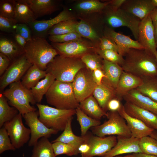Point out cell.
<instances>
[{
	"label": "cell",
	"mask_w": 157,
	"mask_h": 157,
	"mask_svg": "<svg viewBox=\"0 0 157 157\" xmlns=\"http://www.w3.org/2000/svg\"><path fill=\"white\" fill-rule=\"evenodd\" d=\"M72 83L76 98L79 103L92 95L97 85L92 71L86 67L79 71Z\"/></svg>",
	"instance_id": "cell-11"
},
{
	"label": "cell",
	"mask_w": 157,
	"mask_h": 157,
	"mask_svg": "<svg viewBox=\"0 0 157 157\" xmlns=\"http://www.w3.org/2000/svg\"><path fill=\"white\" fill-rule=\"evenodd\" d=\"M125 120L131 134V137L140 139L150 136L154 129L149 127L140 119L132 117L125 111L124 105L117 111Z\"/></svg>",
	"instance_id": "cell-19"
},
{
	"label": "cell",
	"mask_w": 157,
	"mask_h": 157,
	"mask_svg": "<svg viewBox=\"0 0 157 157\" xmlns=\"http://www.w3.org/2000/svg\"><path fill=\"white\" fill-rule=\"evenodd\" d=\"M157 61V52L155 54Z\"/></svg>",
	"instance_id": "cell-61"
},
{
	"label": "cell",
	"mask_w": 157,
	"mask_h": 157,
	"mask_svg": "<svg viewBox=\"0 0 157 157\" xmlns=\"http://www.w3.org/2000/svg\"><path fill=\"white\" fill-rule=\"evenodd\" d=\"M39 119L47 127L58 131H63L68 120L76 114L75 109L65 110L36 104Z\"/></svg>",
	"instance_id": "cell-7"
},
{
	"label": "cell",
	"mask_w": 157,
	"mask_h": 157,
	"mask_svg": "<svg viewBox=\"0 0 157 157\" xmlns=\"http://www.w3.org/2000/svg\"><path fill=\"white\" fill-rule=\"evenodd\" d=\"M73 118V117L68 120L63 133L51 142H63L72 146L79 151V148L83 142L84 137L83 136H77L74 133L72 127Z\"/></svg>",
	"instance_id": "cell-29"
},
{
	"label": "cell",
	"mask_w": 157,
	"mask_h": 157,
	"mask_svg": "<svg viewBox=\"0 0 157 157\" xmlns=\"http://www.w3.org/2000/svg\"><path fill=\"white\" fill-rule=\"evenodd\" d=\"M55 80L52 74L47 73L46 76L30 90L36 103L41 102L44 95L46 94Z\"/></svg>",
	"instance_id": "cell-32"
},
{
	"label": "cell",
	"mask_w": 157,
	"mask_h": 157,
	"mask_svg": "<svg viewBox=\"0 0 157 157\" xmlns=\"http://www.w3.org/2000/svg\"><path fill=\"white\" fill-rule=\"evenodd\" d=\"M115 157H134V156L133 154H129L124 156H116Z\"/></svg>",
	"instance_id": "cell-60"
},
{
	"label": "cell",
	"mask_w": 157,
	"mask_h": 157,
	"mask_svg": "<svg viewBox=\"0 0 157 157\" xmlns=\"http://www.w3.org/2000/svg\"><path fill=\"white\" fill-rule=\"evenodd\" d=\"M92 95L100 107L106 112L109 101L113 98L117 97L115 90L103 82L97 86Z\"/></svg>",
	"instance_id": "cell-27"
},
{
	"label": "cell",
	"mask_w": 157,
	"mask_h": 157,
	"mask_svg": "<svg viewBox=\"0 0 157 157\" xmlns=\"http://www.w3.org/2000/svg\"><path fill=\"white\" fill-rule=\"evenodd\" d=\"M115 146L103 157H114L128 153H142L139 145L140 139L117 136Z\"/></svg>",
	"instance_id": "cell-18"
},
{
	"label": "cell",
	"mask_w": 157,
	"mask_h": 157,
	"mask_svg": "<svg viewBox=\"0 0 157 157\" xmlns=\"http://www.w3.org/2000/svg\"><path fill=\"white\" fill-rule=\"evenodd\" d=\"M85 114L93 119L99 120L107 113L99 106L92 95L79 103L78 107Z\"/></svg>",
	"instance_id": "cell-28"
},
{
	"label": "cell",
	"mask_w": 157,
	"mask_h": 157,
	"mask_svg": "<svg viewBox=\"0 0 157 157\" xmlns=\"http://www.w3.org/2000/svg\"><path fill=\"white\" fill-rule=\"evenodd\" d=\"M134 157H157V156L146 154L142 153L133 154Z\"/></svg>",
	"instance_id": "cell-56"
},
{
	"label": "cell",
	"mask_w": 157,
	"mask_h": 157,
	"mask_svg": "<svg viewBox=\"0 0 157 157\" xmlns=\"http://www.w3.org/2000/svg\"></svg>",
	"instance_id": "cell-62"
},
{
	"label": "cell",
	"mask_w": 157,
	"mask_h": 157,
	"mask_svg": "<svg viewBox=\"0 0 157 157\" xmlns=\"http://www.w3.org/2000/svg\"><path fill=\"white\" fill-rule=\"evenodd\" d=\"M142 82L141 78L123 71L115 89L117 97L121 100L127 93L136 89Z\"/></svg>",
	"instance_id": "cell-23"
},
{
	"label": "cell",
	"mask_w": 157,
	"mask_h": 157,
	"mask_svg": "<svg viewBox=\"0 0 157 157\" xmlns=\"http://www.w3.org/2000/svg\"><path fill=\"white\" fill-rule=\"evenodd\" d=\"M0 53L7 56L11 61L24 54V49L19 46L14 39L1 36Z\"/></svg>",
	"instance_id": "cell-26"
},
{
	"label": "cell",
	"mask_w": 157,
	"mask_h": 157,
	"mask_svg": "<svg viewBox=\"0 0 157 157\" xmlns=\"http://www.w3.org/2000/svg\"><path fill=\"white\" fill-rule=\"evenodd\" d=\"M98 46L99 49L101 50H113L119 52V49L116 44L112 40L104 35L100 38Z\"/></svg>",
	"instance_id": "cell-48"
},
{
	"label": "cell",
	"mask_w": 157,
	"mask_h": 157,
	"mask_svg": "<svg viewBox=\"0 0 157 157\" xmlns=\"http://www.w3.org/2000/svg\"><path fill=\"white\" fill-rule=\"evenodd\" d=\"M11 62L6 56L0 53V76H1L8 68Z\"/></svg>",
	"instance_id": "cell-51"
},
{
	"label": "cell",
	"mask_w": 157,
	"mask_h": 157,
	"mask_svg": "<svg viewBox=\"0 0 157 157\" xmlns=\"http://www.w3.org/2000/svg\"><path fill=\"white\" fill-rule=\"evenodd\" d=\"M103 35L112 40L118 47L119 53L124 57L131 48H144L138 41L118 33L110 27L105 26L103 31Z\"/></svg>",
	"instance_id": "cell-17"
},
{
	"label": "cell",
	"mask_w": 157,
	"mask_h": 157,
	"mask_svg": "<svg viewBox=\"0 0 157 157\" xmlns=\"http://www.w3.org/2000/svg\"><path fill=\"white\" fill-rule=\"evenodd\" d=\"M126 112L138 119L149 127L157 131V115L131 103L126 101L124 105Z\"/></svg>",
	"instance_id": "cell-22"
},
{
	"label": "cell",
	"mask_w": 157,
	"mask_h": 157,
	"mask_svg": "<svg viewBox=\"0 0 157 157\" xmlns=\"http://www.w3.org/2000/svg\"><path fill=\"white\" fill-rule=\"evenodd\" d=\"M15 3V0H1L0 15L8 18L14 19Z\"/></svg>",
	"instance_id": "cell-44"
},
{
	"label": "cell",
	"mask_w": 157,
	"mask_h": 157,
	"mask_svg": "<svg viewBox=\"0 0 157 157\" xmlns=\"http://www.w3.org/2000/svg\"><path fill=\"white\" fill-rule=\"evenodd\" d=\"M25 124L31 131L30 139L28 142V146L34 145L39 139L42 137L50 138L53 134H57L58 131L47 127L39 119L38 111L31 112L23 115Z\"/></svg>",
	"instance_id": "cell-13"
},
{
	"label": "cell",
	"mask_w": 157,
	"mask_h": 157,
	"mask_svg": "<svg viewBox=\"0 0 157 157\" xmlns=\"http://www.w3.org/2000/svg\"><path fill=\"white\" fill-rule=\"evenodd\" d=\"M119 99L117 97L113 98L110 100L107 106V110L110 111H117L122 104Z\"/></svg>",
	"instance_id": "cell-50"
},
{
	"label": "cell",
	"mask_w": 157,
	"mask_h": 157,
	"mask_svg": "<svg viewBox=\"0 0 157 157\" xmlns=\"http://www.w3.org/2000/svg\"><path fill=\"white\" fill-rule=\"evenodd\" d=\"M85 67L80 58L58 55L48 65L46 71L52 74L56 80L72 83L77 73Z\"/></svg>",
	"instance_id": "cell-3"
},
{
	"label": "cell",
	"mask_w": 157,
	"mask_h": 157,
	"mask_svg": "<svg viewBox=\"0 0 157 157\" xmlns=\"http://www.w3.org/2000/svg\"><path fill=\"white\" fill-rule=\"evenodd\" d=\"M33 65L24 54L13 61L0 77V91L3 90L10 84L20 81L28 69Z\"/></svg>",
	"instance_id": "cell-14"
},
{
	"label": "cell",
	"mask_w": 157,
	"mask_h": 157,
	"mask_svg": "<svg viewBox=\"0 0 157 157\" xmlns=\"http://www.w3.org/2000/svg\"><path fill=\"white\" fill-rule=\"evenodd\" d=\"M108 120L103 124L91 128L92 133L100 137L117 135L131 137V134L124 119L117 111L107 113Z\"/></svg>",
	"instance_id": "cell-8"
},
{
	"label": "cell",
	"mask_w": 157,
	"mask_h": 157,
	"mask_svg": "<svg viewBox=\"0 0 157 157\" xmlns=\"http://www.w3.org/2000/svg\"><path fill=\"white\" fill-rule=\"evenodd\" d=\"M155 8L151 0H126L120 8L142 20Z\"/></svg>",
	"instance_id": "cell-21"
},
{
	"label": "cell",
	"mask_w": 157,
	"mask_h": 157,
	"mask_svg": "<svg viewBox=\"0 0 157 157\" xmlns=\"http://www.w3.org/2000/svg\"><path fill=\"white\" fill-rule=\"evenodd\" d=\"M102 70L105 75L102 82L115 90L123 71L118 64L103 60Z\"/></svg>",
	"instance_id": "cell-25"
},
{
	"label": "cell",
	"mask_w": 157,
	"mask_h": 157,
	"mask_svg": "<svg viewBox=\"0 0 157 157\" xmlns=\"http://www.w3.org/2000/svg\"><path fill=\"white\" fill-rule=\"evenodd\" d=\"M75 110L77 119L80 126L81 136H85L90 128L101 124L99 120L93 119L88 116L78 107Z\"/></svg>",
	"instance_id": "cell-36"
},
{
	"label": "cell",
	"mask_w": 157,
	"mask_h": 157,
	"mask_svg": "<svg viewBox=\"0 0 157 157\" xmlns=\"http://www.w3.org/2000/svg\"><path fill=\"white\" fill-rule=\"evenodd\" d=\"M48 38L51 42L57 43L68 42L82 38L76 31L60 35H49Z\"/></svg>",
	"instance_id": "cell-46"
},
{
	"label": "cell",
	"mask_w": 157,
	"mask_h": 157,
	"mask_svg": "<svg viewBox=\"0 0 157 157\" xmlns=\"http://www.w3.org/2000/svg\"><path fill=\"white\" fill-rule=\"evenodd\" d=\"M154 27V40L156 46L157 48V26Z\"/></svg>",
	"instance_id": "cell-57"
},
{
	"label": "cell",
	"mask_w": 157,
	"mask_h": 157,
	"mask_svg": "<svg viewBox=\"0 0 157 157\" xmlns=\"http://www.w3.org/2000/svg\"><path fill=\"white\" fill-rule=\"evenodd\" d=\"M80 58L86 67L91 71L97 69H102L103 59L96 52L86 53Z\"/></svg>",
	"instance_id": "cell-40"
},
{
	"label": "cell",
	"mask_w": 157,
	"mask_h": 157,
	"mask_svg": "<svg viewBox=\"0 0 157 157\" xmlns=\"http://www.w3.org/2000/svg\"><path fill=\"white\" fill-rule=\"evenodd\" d=\"M24 50L28 60L43 71L46 70L48 65L58 55L51 44L42 38H33L27 41Z\"/></svg>",
	"instance_id": "cell-2"
},
{
	"label": "cell",
	"mask_w": 157,
	"mask_h": 157,
	"mask_svg": "<svg viewBox=\"0 0 157 157\" xmlns=\"http://www.w3.org/2000/svg\"><path fill=\"white\" fill-rule=\"evenodd\" d=\"M142 84L136 89L142 95L157 102V76L142 78Z\"/></svg>",
	"instance_id": "cell-33"
},
{
	"label": "cell",
	"mask_w": 157,
	"mask_h": 157,
	"mask_svg": "<svg viewBox=\"0 0 157 157\" xmlns=\"http://www.w3.org/2000/svg\"><path fill=\"white\" fill-rule=\"evenodd\" d=\"M47 73L40 69L37 65L33 64L27 70L22 78L21 81L22 85L25 88L31 90L44 78Z\"/></svg>",
	"instance_id": "cell-30"
},
{
	"label": "cell",
	"mask_w": 157,
	"mask_h": 157,
	"mask_svg": "<svg viewBox=\"0 0 157 157\" xmlns=\"http://www.w3.org/2000/svg\"><path fill=\"white\" fill-rule=\"evenodd\" d=\"M151 2L154 7L157 8V0H151Z\"/></svg>",
	"instance_id": "cell-59"
},
{
	"label": "cell",
	"mask_w": 157,
	"mask_h": 157,
	"mask_svg": "<svg viewBox=\"0 0 157 157\" xmlns=\"http://www.w3.org/2000/svg\"><path fill=\"white\" fill-rule=\"evenodd\" d=\"M76 31L82 37L87 38L99 45V40L101 37L92 27L84 20H81L78 22Z\"/></svg>",
	"instance_id": "cell-37"
},
{
	"label": "cell",
	"mask_w": 157,
	"mask_h": 157,
	"mask_svg": "<svg viewBox=\"0 0 157 157\" xmlns=\"http://www.w3.org/2000/svg\"><path fill=\"white\" fill-rule=\"evenodd\" d=\"M22 117L19 113L12 120L5 123L3 126L6 130L16 149L22 147L30 139V129L24 125Z\"/></svg>",
	"instance_id": "cell-12"
},
{
	"label": "cell",
	"mask_w": 157,
	"mask_h": 157,
	"mask_svg": "<svg viewBox=\"0 0 157 157\" xmlns=\"http://www.w3.org/2000/svg\"><path fill=\"white\" fill-rule=\"evenodd\" d=\"M47 102L55 108L61 109H76L79 106L72 83L55 80L45 95Z\"/></svg>",
	"instance_id": "cell-4"
},
{
	"label": "cell",
	"mask_w": 157,
	"mask_h": 157,
	"mask_svg": "<svg viewBox=\"0 0 157 157\" xmlns=\"http://www.w3.org/2000/svg\"><path fill=\"white\" fill-rule=\"evenodd\" d=\"M15 14L14 19L18 23L28 24L36 19L29 7L20 0H15Z\"/></svg>",
	"instance_id": "cell-31"
},
{
	"label": "cell",
	"mask_w": 157,
	"mask_h": 157,
	"mask_svg": "<svg viewBox=\"0 0 157 157\" xmlns=\"http://www.w3.org/2000/svg\"><path fill=\"white\" fill-rule=\"evenodd\" d=\"M13 34L14 40L21 47L24 49L27 41L22 37L16 33Z\"/></svg>",
	"instance_id": "cell-54"
},
{
	"label": "cell",
	"mask_w": 157,
	"mask_h": 157,
	"mask_svg": "<svg viewBox=\"0 0 157 157\" xmlns=\"http://www.w3.org/2000/svg\"><path fill=\"white\" fill-rule=\"evenodd\" d=\"M123 99L157 115V102L141 94L136 89L129 92Z\"/></svg>",
	"instance_id": "cell-24"
},
{
	"label": "cell",
	"mask_w": 157,
	"mask_h": 157,
	"mask_svg": "<svg viewBox=\"0 0 157 157\" xmlns=\"http://www.w3.org/2000/svg\"><path fill=\"white\" fill-rule=\"evenodd\" d=\"M102 12L105 22L110 27H126L130 30L135 40L138 41V28L141 21L139 19L121 8L114 10L108 6Z\"/></svg>",
	"instance_id": "cell-9"
},
{
	"label": "cell",
	"mask_w": 157,
	"mask_h": 157,
	"mask_svg": "<svg viewBox=\"0 0 157 157\" xmlns=\"http://www.w3.org/2000/svg\"><path fill=\"white\" fill-rule=\"evenodd\" d=\"M154 28L149 14L140 21L138 41L144 48L155 55L157 48L154 40Z\"/></svg>",
	"instance_id": "cell-16"
},
{
	"label": "cell",
	"mask_w": 157,
	"mask_h": 157,
	"mask_svg": "<svg viewBox=\"0 0 157 157\" xmlns=\"http://www.w3.org/2000/svg\"><path fill=\"white\" fill-rule=\"evenodd\" d=\"M58 55L66 57L80 58L89 53L96 52L98 45L82 38L63 43L51 42Z\"/></svg>",
	"instance_id": "cell-10"
},
{
	"label": "cell",
	"mask_w": 157,
	"mask_h": 157,
	"mask_svg": "<svg viewBox=\"0 0 157 157\" xmlns=\"http://www.w3.org/2000/svg\"><path fill=\"white\" fill-rule=\"evenodd\" d=\"M96 52L103 60L117 64L121 66L124 63V57L115 51L101 50L98 48L96 50Z\"/></svg>",
	"instance_id": "cell-43"
},
{
	"label": "cell",
	"mask_w": 157,
	"mask_h": 157,
	"mask_svg": "<svg viewBox=\"0 0 157 157\" xmlns=\"http://www.w3.org/2000/svg\"><path fill=\"white\" fill-rule=\"evenodd\" d=\"M139 145L142 153L157 156V140L147 136L140 139Z\"/></svg>",
	"instance_id": "cell-41"
},
{
	"label": "cell",
	"mask_w": 157,
	"mask_h": 157,
	"mask_svg": "<svg viewBox=\"0 0 157 157\" xmlns=\"http://www.w3.org/2000/svg\"><path fill=\"white\" fill-rule=\"evenodd\" d=\"M92 72V77L95 82L97 85L101 84L105 76L102 69H97Z\"/></svg>",
	"instance_id": "cell-52"
},
{
	"label": "cell",
	"mask_w": 157,
	"mask_h": 157,
	"mask_svg": "<svg viewBox=\"0 0 157 157\" xmlns=\"http://www.w3.org/2000/svg\"><path fill=\"white\" fill-rule=\"evenodd\" d=\"M74 19V16L67 8H64L63 10L53 18L49 20H38L31 22L28 25L32 33L33 38H46L48 32L52 27L63 21Z\"/></svg>",
	"instance_id": "cell-15"
},
{
	"label": "cell",
	"mask_w": 157,
	"mask_h": 157,
	"mask_svg": "<svg viewBox=\"0 0 157 157\" xmlns=\"http://www.w3.org/2000/svg\"><path fill=\"white\" fill-rule=\"evenodd\" d=\"M154 27L157 26V8L156 7L150 14Z\"/></svg>",
	"instance_id": "cell-55"
},
{
	"label": "cell",
	"mask_w": 157,
	"mask_h": 157,
	"mask_svg": "<svg viewBox=\"0 0 157 157\" xmlns=\"http://www.w3.org/2000/svg\"><path fill=\"white\" fill-rule=\"evenodd\" d=\"M121 66L123 71L141 78L157 76L155 55L145 48H131L126 53Z\"/></svg>",
	"instance_id": "cell-1"
},
{
	"label": "cell",
	"mask_w": 157,
	"mask_h": 157,
	"mask_svg": "<svg viewBox=\"0 0 157 157\" xmlns=\"http://www.w3.org/2000/svg\"><path fill=\"white\" fill-rule=\"evenodd\" d=\"M31 157H56L48 138L42 137L33 146Z\"/></svg>",
	"instance_id": "cell-35"
},
{
	"label": "cell",
	"mask_w": 157,
	"mask_h": 157,
	"mask_svg": "<svg viewBox=\"0 0 157 157\" xmlns=\"http://www.w3.org/2000/svg\"><path fill=\"white\" fill-rule=\"evenodd\" d=\"M78 22L74 19L62 21L51 28L48 34L49 35H57L75 32Z\"/></svg>",
	"instance_id": "cell-39"
},
{
	"label": "cell",
	"mask_w": 157,
	"mask_h": 157,
	"mask_svg": "<svg viewBox=\"0 0 157 157\" xmlns=\"http://www.w3.org/2000/svg\"><path fill=\"white\" fill-rule=\"evenodd\" d=\"M52 146L56 156L61 154L72 156L79 153L78 151L75 148L63 142H57L52 143Z\"/></svg>",
	"instance_id": "cell-42"
},
{
	"label": "cell",
	"mask_w": 157,
	"mask_h": 157,
	"mask_svg": "<svg viewBox=\"0 0 157 157\" xmlns=\"http://www.w3.org/2000/svg\"><path fill=\"white\" fill-rule=\"evenodd\" d=\"M15 33L21 36L27 41L31 40L33 38L31 30L27 24H17L15 27Z\"/></svg>",
	"instance_id": "cell-49"
},
{
	"label": "cell",
	"mask_w": 157,
	"mask_h": 157,
	"mask_svg": "<svg viewBox=\"0 0 157 157\" xmlns=\"http://www.w3.org/2000/svg\"><path fill=\"white\" fill-rule=\"evenodd\" d=\"M15 148L13 145L7 131L3 126L0 129V154L7 150L14 151Z\"/></svg>",
	"instance_id": "cell-45"
},
{
	"label": "cell",
	"mask_w": 157,
	"mask_h": 157,
	"mask_svg": "<svg viewBox=\"0 0 157 157\" xmlns=\"http://www.w3.org/2000/svg\"><path fill=\"white\" fill-rule=\"evenodd\" d=\"M10 105L16 108L22 116L37 110L31 106L36 103L30 90L24 87L21 81L10 84L8 88L2 92Z\"/></svg>",
	"instance_id": "cell-5"
},
{
	"label": "cell",
	"mask_w": 157,
	"mask_h": 157,
	"mask_svg": "<svg viewBox=\"0 0 157 157\" xmlns=\"http://www.w3.org/2000/svg\"><path fill=\"white\" fill-rule=\"evenodd\" d=\"M27 5L36 19L51 15L58 10L61 5L60 1L55 0H20Z\"/></svg>",
	"instance_id": "cell-20"
},
{
	"label": "cell",
	"mask_w": 157,
	"mask_h": 157,
	"mask_svg": "<svg viewBox=\"0 0 157 157\" xmlns=\"http://www.w3.org/2000/svg\"><path fill=\"white\" fill-rule=\"evenodd\" d=\"M150 136L154 138L157 140V132L156 130H154Z\"/></svg>",
	"instance_id": "cell-58"
},
{
	"label": "cell",
	"mask_w": 157,
	"mask_h": 157,
	"mask_svg": "<svg viewBox=\"0 0 157 157\" xmlns=\"http://www.w3.org/2000/svg\"><path fill=\"white\" fill-rule=\"evenodd\" d=\"M126 0H113L109 1L108 5L109 7L114 10L120 8Z\"/></svg>",
	"instance_id": "cell-53"
},
{
	"label": "cell",
	"mask_w": 157,
	"mask_h": 157,
	"mask_svg": "<svg viewBox=\"0 0 157 157\" xmlns=\"http://www.w3.org/2000/svg\"><path fill=\"white\" fill-rule=\"evenodd\" d=\"M19 112L15 108L9 105L8 100L3 95L0 96V127L4 124L13 119Z\"/></svg>",
	"instance_id": "cell-38"
},
{
	"label": "cell",
	"mask_w": 157,
	"mask_h": 157,
	"mask_svg": "<svg viewBox=\"0 0 157 157\" xmlns=\"http://www.w3.org/2000/svg\"><path fill=\"white\" fill-rule=\"evenodd\" d=\"M109 1L104 2L97 0H85L78 2L75 5L76 10L81 13L88 14L102 12L108 5Z\"/></svg>",
	"instance_id": "cell-34"
},
{
	"label": "cell",
	"mask_w": 157,
	"mask_h": 157,
	"mask_svg": "<svg viewBox=\"0 0 157 157\" xmlns=\"http://www.w3.org/2000/svg\"><path fill=\"white\" fill-rule=\"evenodd\" d=\"M17 22L13 18H10L0 15V30L7 33H15Z\"/></svg>",
	"instance_id": "cell-47"
},
{
	"label": "cell",
	"mask_w": 157,
	"mask_h": 157,
	"mask_svg": "<svg viewBox=\"0 0 157 157\" xmlns=\"http://www.w3.org/2000/svg\"><path fill=\"white\" fill-rule=\"evenodd\" d=\"M83 136V142L79 149L82 157H103L115 146L117 141L115 135L100 137L88 132Z\"/></svg>",
	"instance_id": "cell-6"
}]
</instances>
